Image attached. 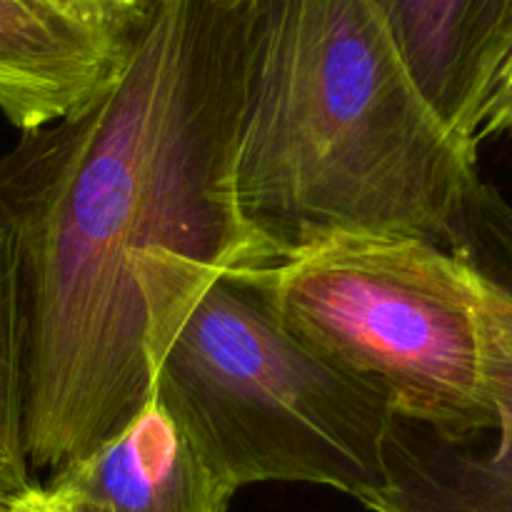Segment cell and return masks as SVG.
Returning a JSON list of instances; mask_svg holds the SVG:
<instances>
[{"instance_id":"cell-1","label":"cell","mask_w":512,"mask_h":512,"mask_svg":"<svg viewBox=\"0 0 512 512\" xmlns=\"http://www.w3.org/2000/svg\"><path fill=\"white\" fill-rule=\"evenodd\" d=\"M238 55L218 0H155L90 98L0 158L30 465L75 463L153 395L200 290L265 268L235 203Z\"/></svg>"},{"instance_id":"cell-13","label":"cell","mask_w":512,"mask_h":512,"mask_svg":"<svg viewBox=\"0 0 512 512\" xmlns=\"http://www.w3.org/2000/svg\"><path fill=\"white\" fill-rule=\"evenodd\" d=\"M33 488H35V485H33ZM23 495H25V493H23ZM23 495H20V498L8 500V503H0V512H25Z\"/></svg>"},{"instance_id":"cell-4","label":"cell","mask_w":512,"mask_h":512,"mask_svg":"<svg viewBox=\"0 0 512 512\" xmlns=\"http://www.w3.org/2000/svg\"><path fill=\"white\" fill-rule=\"evenodd\" d=\"M150 375L155 398L235 490L310 483L365 503L388 483V395L290 333L253 268L200 290Z\"/></svg>"},{"instance_id":"cell-2","label":"cell","mask_w":512,"mask_h":512,"mask_svg":"<svg viewBox=\"0 0 512 512\" xmlns=\"http://www.w3.org/2000/svg\"><path fill=\"white\" fill-rule=\"evenodd\" d=\"M238 55L235 203L265 268L343 235L483 255L510 205L415 88L373 0H218Z\"/></svg>"},{"instance_id":"cell-6","label":"cell","mask_w":512,"mask_h":512,"mask_svg":"<svg viewBox=\"0 0 512 512\" xmlns=\"http://www.w3.org/2000/svg\"><path fill=\"white\" fill-rule=\"evenodd\" d=\"M73 512H228L238 490L150 395L120 433L53 473Z\"/></svg>"},{"instance_id":"cell-3","label":"cell","mask_w":512,"mask_h":512,"mask_svg":"<svg viewBox=\"0 0 512 512\" xmlns=\"http://www.w3.org/2000/svg\"><path fill=\"white\" fill-rule=\"evenodd\" d=\"M253 278L290 333L378 385L398 418L448 438L512 420V293L460 255L343 235Z\"/></svg>"},{"instance_id":"cell-9","label":"cell","mask_w":512,"mask_h":512,"mask_svg":"<svg viewBox=\"0 0 512 512\" xmlns=\"http://www.w3.org/2000/svg\"><path fill=\"white\" fill-rule=\"evenodd\" d=\"M35 483L23 440V375L15 275L10 245L0 228V503L20 498Z\"/></svg>"},{"instance_id":"cell-12","label":"cell","mask_w":512,"mask_h":512,"mask_svg":"<svg viewBox=\"0 0 512 512\" xmlns=\"http://www.w3.org/2000/svg\"><path fill=\"white\" fill-rule=\"evenodd\" d=\"M25 512H73L68 503L48 485H35L23 495Z\"/></svg>"},{"instance_id":"cell-7","label":"cell","mask_w":512,"mask_h":512,"mask_svg":"<svg viewBox=\"0 0 512 512\" xmlns=\"http://www.w3.org/2000/svg\"><path fill=\"white\" fill-rule=\"evenodd\" d=\"M130 40L45 0H0V113L23 133L63 118L113 75Z\"/></svg>"},{"instance_id":"cell-11","label":"cell","mask_w":512,"mask_h":512,"mask_svg":"<svg viewBox=\"0 0 512 512\" xmlns=\"http://www.w3.org/2000/svg\"><path fill=\"white\" fill-rule=\"evenodd\" d=\"M498 135L512 138V55L500 73L498 83H495L493 95H490L478 140L483 143V140L498 138Z\"/></svg>"},{"instance_id":"cell-10","label":"cell","mask_w":512,"mask_h":512,"mask_svg":"<svg viewBox=\"0 0 512 512\" xmlns=\"http://www.w3.org/2000/svg\"><path fill=\"white\" fill-rule=\"evenodd\" d=\"M53 8L120 38H135L155 0H45Z\"/></svg>"},{"instance_id":"cell-5","label":"cell","mask_w":512,"mask_h":512,"mask_svg":"<svg viewBox=\"0 0 512 512\" xmlns=\"http://www.w3.org/2000/svg\"><path fill=\"white\" fill-rule=\"evenodd\" d=\"M428 108L478 155L480 125L512 55V0H373Z\"/></svg>"},{"instance_id":"cell-8","label":"cell","mask_w":512,"mask_h":512,"mask_svg":"<svg viewBox=\"0 0 512 512\" xmlns=\"http://www.w3.org/2000/svg\"><path fill=\"white\" fill-rule=\"evenodd\" d=\"M480 438H448L395 415L388 483L363 505L373 512H512V420L490 443Z\"/></svg>"}]
</instances>
